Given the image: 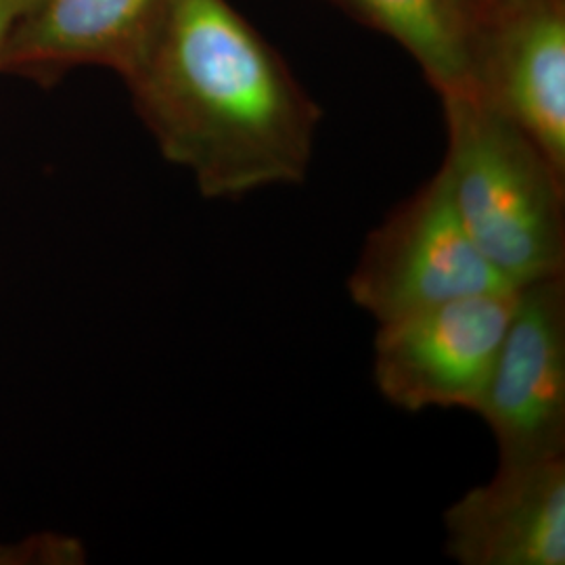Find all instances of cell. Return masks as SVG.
<instances>
[{
    "label": "cell",
    "instance_id": "6da1fadb",
    "mask_svg": "<svg viewBox=\"0 0 565 565\" xmlns=\"http://www.w3.org/2000/svg\"><path fill=\"white\" fill-rule=\"evenodd\" d=\"M120 76L163 158L203 198L306 181L323 111L228 0H170Z\"/></svg>",
    "mask_w": 565,
    "mask_h": 565
},
{
    "label": "cell",
    "instance_id": "7a4b0ae2",
    "mask_svg": "<svg viewBox=\"0 0 565 565\" xmlns=\"http://www.w3.org/2000/svg\"><path fill=\"white\" fill-rule=\"evenodd\" d=\"M440 103V172L471 242L513 287L565 275L564 174L476 95Z\"/></svg>",
    "mask_w": 565,
    "mask_h": 565
},
{
    "label": "cell",
    "instance_id": "3957f363",
    "mask_svg": "<svg viewBox=\"0 0 565 565\" xmlns=\"http://www.w3.org/2000/svg\"><path fill=\"white\" fill-rule=\"evenodd\" d=\"M501 289L518 287L467 235L440 170L371 231L348 279L352 302L377 324Z\"/></svg>",
    "mask_w": 565,
    "mask_h": 565
},
{
    "label": "cell",
    "instance_id": "277c9868",
    "mask_svg": "<svg viewBox=\"0 0 565 565\" xmlns=\"http://www.w3.org/2000/svg\"><path fill=\"white\" fill-rule=\"evenodd\" d=\"M518 289L486 291L377 324L373 380L406 413H476L505 335Z\"/></svg>",
    "mask_w": 565,
    "mask_h": 565
},
{
    "label": "cell",
    "instance_id": "5b68a950",
    "mask_svg": "<svg viewBox=\"0 0 565 565\" xmlns=\"http://www.w3.org/2000/svg\"><path fill=\"white\" fill-rule=\"evenodd\" d=\"M476 413L499 461L565 457V275L518 287Z\"/></svg>",
    "mask_w": 565,
    "mask_h": 565
},
{
    "label": "cell",
    "instance_id": "8992f818",
    "mask_svg": "<svg viewBox=\"0 0 565 565\" xmlns=\"http://www.w3.org/2000/svg\"><path fill=\"white\" fill-rule=\"evenodd\" d=\"M469 93L565 177V0H513L478 28Z\"/></svg>",
    "mask_w": 565,
    "mask_h": 565
},
{
    "label": "cell",
    "instance_id": "52a82bcc",
    "mask_svg": "<svg viewBox=\"0 0 565 565\" xmlns=\"http://www.w3.org/2000/svg\"><path fill=\"white\" fill-rule=\"evenodd\" d=\"M445 534L459 565H564L565 457L499 461L446 509Z\"/></svg>",
    "mask_w": 565,
    "mask_h": 565
},
{
    "label": "cell",
    "instance_id": "ba28073f",
    "mask_svg": "<svg viewBox=\"0 0 565 565\" xmlns=\"http://www.w3.org/2000/svg\"><path fill=\"white\" fill-rule=\"evenodd\" d=\"M170 0H34L15 25L0 74L39 81L97 65L121 74Z\"/></svg>",
    "mask_w": 565,
    "mask_h": 565
},
{
    "label": "cell",
    "instance_id": "9c48e42d",
    "mask_svg": "<svg viewBox=\"0 0 565 565\" xmlns=\"http://www.w3.org/2000/svg\"><path fill=\"white\" fill-rule=\"evenodd\" d=\"M352 20L398 42L429 86L446 95L471 90V32L455 0H331Z\"/></svg>",
    "mask_w": 565,
    "mask_h": 565
},
{
    "label": "cell",
    "instance_id": "30bf717a",
    "mask_svg": "<svg viewBox=\"0 0 565 565\" xmlns=\"http://www.w3.org/2000/svg\"><path fill=\"white\" fill-rule=\"evenodd\" d=\"M86 562L78 539L63 534H36L18 543L0 541V565H76Z\"/></svg>",
    "mask_w": 565,
    "mask_h": 565
},
{
    "label": "cell",
    "instance_id": "8fae6325",
    "mask_svg": "<svg viewBox=\"0 0 565 565\" xmlns=\"http://www.w3.org/2000/svg\"><path fill=\"white\" fill-rule=\"evenodd\" d=\"M511 2L513 0H455L471 36L478 28H482L486 21H490L497 13H501Z\"/></svg>",
    "mask_w": 565,
    "mask_h": 565
},
{
    "label": "cell",
    "instance_id": "7c38bea8",
    "mask_svg": "<svg viewBox=\"0 0 565 565\" xmlns=\"http://www.w3.org/2000/svg\"><path fill=\"white\" fill-rule=\"evenodd\" d=\"M32 2L34 0H0V60L15 25L32 7Z\"/></svg>",
    "mask_w": 565,
    "mask_h": 565
}]
</instances>
